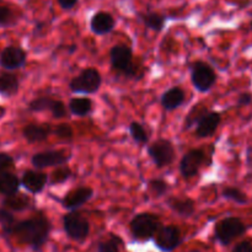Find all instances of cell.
<instances>
[{
    "mask_svg": "<svg viewBox=\"0 0 252 252\" xmlns=\"http://www.w3.org/2000/svg\"><path fill=\"white\" fill-rule=\"evenodd\" d=\"M221 116L219 112H214V111H207L206 113L201 116V118L197 122L196 134L199 138H207L214 134L217 129H218L219 125H220Z\"/></svg>",
    "mask_w": 252,
    "mask_h": 252,
    "instance_id": "5bb4252c",
    "label": "cell"
},
{
    "mask_svg": "<svg viewBox=\"0 0 252 252\" xmlns=\"http://www.w3.org/2000/svg\"><path fill=\"white\" fill-rule=\"evenodd\" d=\"M153 239L157 248L161 252L175 251L184 241L181 230L176 225H161Z\"/></svg>",
    "mask_w": 252,
    "mask_h": 252,
    "instance_id": "ba28073f",
    "label": "cell"
},
{
    "mask_svg": "<svg viewBox=\"0 0 252 252\" xmlns=\"http://www.w3.org/2000/svg\"><path fill=\"white\" fill-rule=\"evenodd\" d=\"M148 154L157 167L169 166L175 158V148L167 139H159L148 147Z\"/></svg>",
    "mask_w": 252,
    "mask_h": 252,
    "instance_id": "9c48e42d",
    "label": "cell"
},
{
    "mask_svg": "<svg viewBox=\"0 0 252 252\" xmlns=\"http://www.w3.org/2000/svg\"><path fill=\"white\" fill-rule=\"evenodd\" d=\"M140 20L144 22L148 29L153 31H161L165 24V17L158 12H148V14H140Z\"/></svg>",
    "mask_w": 252,
    "mask_h": 252,
    "instance_id": "603a6c76",
    "label": "cell"
},
{
    "mask_svg": "<svg viewBox=\"0 0 252 252\" xmlns=\"http://www.w3.org/2000/svg\"><path fill=\"white\" fill-rule=\"evenodd\" d=\"M14 169V158L6 153H0V172Z\"/></svg>",
    "mask_w": 252,
    "mask_h": 252,
    "instance_id": "e575fe53",
    "label": "cell"
},
{
    "mask_svg": "<svg viewBox=\"0 0 252 252\" xmlns=\"http://www.w3.org/2000/svg\"><path fill=\"white\" fill-rule=\"evenodd\" d=\"M53 132L54 134H56L58 138H61V139L70 140L73 139L74 137V130L69 125H58Z\"/></svg>",
    "mask_w": 252,
    "mask_h": 252,
    "instance_id": "d6a6232c",
    "label": "cell"
},
{
    "mask_svg": "<svg viewBox=\"0 0 252 252\" xmlns=\"http://www.w3.org/2000/svg\"><path fill=\"white\" fill-rule=\"evenodd\" d=\"M207 111L208 110L202 105H197L196 107L192 108L191 112H189V116H187L186 121H185V126H186V128H191V126L193 125L194 122H198L201 116L203 115V113H206Z\"/></svg>",
    "mask_w": 252,
    "mask_h": 252,
    "instance_id": "1f68e13d",
    "label": "cell"
},
{
    "mask_svg": "<svg viewBox=\"0 0 252 252\" xmlns=\"http://www.w3.org/2000/svg\"><path fill=\"white\" fill-rule=\"evenodd\" d=\"M248 225L238 217H226L214 226V238L221 246H229L234 240L245 235Z\"/></svg>",
    "mask_w": 252,
    "mask_h": 252,
    "instance_id": "7a4b0ae2",
    "label": "cell"
},
{
    "mask_svg": "<svg viewBox=\"0 0 252 252\" xmlns=\"http://www.w3.org/2000/svg\"><path fill=\"white\" fill-rule=\"evenodd\" d=\"M166 204L172 212L181 217H189L193 216L194 211H196V202L191 198H179V197H170L166 199Z\"/></svg>",
    "mask_w": 252,
    "mask_h": 252,
    "instance_id": "e0dca14e",
    "label": "cell"
},
{
    "mask_svg": "<svg viewBox=\"0 0 252 252\" xmlns=\"http://www.w3.org/2000/svg\"><path fill=\"white\" fill-rule=\"evenodd\" d=\"M59 5H61L63 9H71V7L75 6V4L78 2V0H58Z\"/></svg>",
    "mask_w": 252,
    "mask_h": 252,
    "instance_id": "f35d334b",
    "label": "cell"
},
{
    "mask_svg": "<svg viewBox=\"0 0 252 252\" xmlns=\"http://www.w3.org/2000/svg\"><path fill=\"white\" fill-rule=\"evenodd\" d=\"M16 223V219L12 216L11 212L5 208H0V226L5 236H12V231Z\"/></svg>",
    "mask_w": 252,
    "mask_h": 252,
    "instance_id": "cb8c5ba5",
    "label": "cell"
},
{
    "mask_svg": "<svg viewBox=\"0 0 252 252\" xmlns=\"http://www.w3.org/2000/svg\"><path fill=\"white\" fill-rule=\"evenodd\" d=\"M122 240L115 235H111L107 240H102L96 246V252H120Z\"/></svg>",
    "mask_w": 252,
    "mask_h": 252,
    "instance_id": "4316f807",
    "label": "cell"
},
{
    "mask_svg": "<svg viewBox=\"0 0 252 252\" xmlns=\"http://www.w3.org/2000/svg\"><path fill=\"white\" fill-rule=\"evenodd\" d=\"M11 19V11L7 6L0 5V25H6Z\"/></svg>",
    "mask_w": 252,
    "mask_h": 252,
    "instance_id": "8d00e7d4",
    "label": "cell"
},
{
    "mask_svg": "<svg viewBox=\"0 0 252 252\" xmlns=\"http://www.w3.org/2000/svg\"><path fill=\"white\" fill-rule=\"evenodd\" d=\"M52 132V128L49 125H27L22 129V135L29 143H39L46 140Z\"/></svg>",
    "mask_w": 252,
    "mask_h": 252,
    "instance_id": "ac0fdd59",
    "label": "cell"
},
{
    "mask_svg": "<svg viewBox=\"0 0 252 252\" xmlns=\"http://www.w3.org/2000/svg\"><path fill=\"white\" fill-rule=\"evenodd\" d=\"M93 101L89 97H74L69 102V110L74 116L84 117L93 111Z\"/></svg>",
    "mask_w": 252,
    "mask_h": 252,
    "instance_id": "7402d4cb",
    "label": "cell"
},
{
    "mask_svg": "<svg viewBox=\"0 0 252 252\" xmlns=\"http://www.w3.org/2000/svg\"><path fill=\"white\" fill-rule=\"evenodd\" d=\"M191 80L196 90L199 93H207L217 83V74L209 64L199 61L192 65Z\"/></svg>",
    "mask_w": 252,
    "mask_h": 252,
    "instance_id": "52a82bcc",
    "label": "cell"
},
{
    "mask_svg": "<svg viewBox=\"0 0 252 252\" xmlns=\"http://www.w3.org/2000/svg\"><path fill=\"white\" fill-rule=\"evenodd\" d=\"M70 160V155L61 150H48V152L37 153L32 157L31 162L37 169L49 166H61Z\"/></svg>",
    "mask_w": 252,
    "mask_h": 252,
    "instance_id": "8fae6325",
    "label": "cell"
},
{
    "mask_svg": "<svg viewBox=\"0 0 252 252\" xmlns=\"http://www.w3.org/2000/svg\"><path fill=\"white\" fill-rule=\"evenodd\" d=\"M30 201L24 196H19L17 193L12 194V196L6 197V199H4L2 204H4L6 208L12 209V211H24L29 207Z\"/></svg>",
    "mask_w": 252,
    "mask_h": 252,
    "instance_id": "484cf974",
    "label": "cell"
},
{
    "mask_svg": "<svg viewBox=\"0 0 252 252\" xmlns=\"http://www.w3.org/2000/svg\"><path fill=\"white\" fill-rule=\"evenodd\" d=\"M129 133L132 135L133 140L138 144H147L148 140H149V135H148V132L144 129L140 123L138 122H132L129 125Z\"/></svg>",
    "mask_w": 252,
    "mask_h": 252,
    "instance_id": "83f0119b",
    "label": "cell"
},
{
    "mask_svg": "<svg viewBox=\"0 0 252 252\" xmlns=\"http://www.w3.org/2000/svg\"><path fill=\"white\" fill-rule=\"evenodd\" d=\"M20 89V81L16 75L11 73L0 74V95L11 97L16 95Z\"/></svg>",
    "mask_w": 252,
    "mask_h": 252,
    "instance_id": "44dd1931",
    "label": "cell"
},
{
    "mask_svg": "<svg viewBox=\"0 0 252 252\" xmlns=\"http://www.w3.org/2000/svg\"><path fill=\"white\" fill-rule=\"evenodd\" d=\"M231 252H252V239H245L238 243Z\"/></svg>",
    "mask_w": 252,
    "mask_h": 252,
    "instance_id": "d590c367",
    "label": "cell"
},
{
    "mask_svg": "<svg viewBox=\"0 0 252 252\" xmlns=\"http://www.w3.org/2000/svg\"><path fill=\"white\" fill-rule=\"evenodd\" d=\"M63 228L69 239L80 243L90 234V223L80 212L76 211H71L63 217Z\"/></svg>",
    "mask_w": 252,
    "mask_h": 252,
    "instance_id": "277c9868",
    "label": "cell"
},
{
    "mask_svg": "<svg viewBox=\"0 0 252 252\" xmlns=\"http://www.w3.org/2000/svg\"><path fill=\"white\" fill-rule=\"evenodd\" d=\"M111 65L113 70L126 76H133L135 74L133 64V52L126 44H116L110 51Z\"/></svg>",
    "mask_w": 252,
    "mask_h": 252,
    "instance_id": "8992f818",
    "label": "cell"
},
{
    "mask_svg": "<svg viewBox=\"0 0 252 252\" xmlns=\"http://www.w3.org/2000/svg\"><path fill=\"white\" fill-rule=\"evenodd\" d=\"M251 102H252V94L244 93L239 96L236 105H238V107H244V106L251 105Z\"/></svg>",
    "mask_w": 252,
    "mask_h": 252,
    "instance_id": "74e56055",
    "label": "cell"
},
{
    "mask_svg": "<svg viewBox=\"0 0 252 252\" xmlns=\"http://www.w3.org/2000/svg\"><path fill=\"white\" fill-rule=\"evenodd\" d=\"M206 162V153L201 149H192L184 155L180 162V171L185 179H192L198 174Z\"/></svg>",
    "mask_w": 252,
    "mask_h": 252,
    "instance_id": "30bf717a",
    "label": "cell"
},
{
    "mask_svg": "<svg viewBox=\"0 0 252 252\" xmlns=\"http://www.w3.org/2000/svg\"><path fill=\"white\" fill-rule=\"evenodd\" d=\"M94 196V191L90 187H79V189H73V191L68 192L62 199V206L69 211H75V209L80 208L83 204L89 202L91 197Z\"/></svg>",
    "mask_w": 252,
    "mask_h": 252,
    "instance_id": "4fadbf2b",
    "label": "cell"
},
{
    "mask_svg": "<svg viewBox=\"0 0 252 252\" xmlns=\"http://www.w3.org/2000/svg\"><path fill=\"white\" fill-rule=\"evenodd\" d=\"M185 101V93L180 88H172L164 93L161 97V106L166 111H174L179 108Z\"/></svg>",
    "mask_w": 252,
    "mask_h": 252,
    "instance_id": "ffe728a7",
    "label": "cell"
},
{
    "mask_svg": "<svg viewBox=\"0 0 252 252\" xmlns=\"http://www.w3.org/2000/svg\"><path fill=\"white\" fill-rule=\"evenodd\" d=\"M20 185H21V181L16 175L9 171L0 172V194L5 197L12 196L19 192Z\"/></svg>",
    "mask_w": 252,
    "mask_h": 252,
    "instance_id": "d6986e66",
    "label": "cell"
},
{
    "mask_svg": "<svg viewBox=\"0 0 252 252\" xmlns=\"http://www.w3.org/2000/svg\"><path fill=\"white\" fill-rule=\"evenodd\" d=\"M27 54L17 46H9L0 53V66L6 70L20 69L26 64Z\"/></svg>",
    "mask_w": 252,
    "mask_h": 252,
    "instance_id": "7c38bea8",
    "label": "cell"
},
{
    "mask_svg": "<svg viewBox=\"0 0 252 252\" xmlns=\"http://www.w3.org/2000/svg\"><path fill=\"white\" fill-rule=\"evenodd\" d=\"M102 79L95 68H86L69 83V88L75 94H95L100 89Z\"/></svg>",
    "mask_w": 252,
    "mask_h": 252,
    "instance_id": "5b68a950",
    "label": "cell"
},
{
    "mask_svg": "<svg viewBox=\"0 0 252 252\" xmlns=\"http://www.w3.org/2000/svg\"><path fill=\"white\" fill-rule=\"evenodd\" d=\"M51 231L52 224L49 219L39 213L32 218L17 221L12 236L22 245L29 246L33 251H39L48 241Z\"/></svg>",
    "mask_w": 252,
    "mask_h": 252,
    "instance_id": "6da1fadb",
    "label": "cell"
},
{
    "mask_svg": "<svg viewBox=\"0 0 252 252\" xmlns=\"http://www.w3.org/2000/svg\"><path fill=\"white\" fill-rule=\"evenodd\" d=\"M49 111H51V113L53 115V117H56V118L65 117V115H66L65 105H64L62 101L54 100V98H53V101H52Z\"/></svg>",
    "mask_w": 252,
    "mask_h": 252,
    "instance_id": "836d02e7",
    "label": "cell"
},
{
    "mask_svg": "<svg viewBox=\"0 0 252 252\" xmlns=\"http://www.w3.org/2000/svg\"><path fill=\"white\" fill-rule=\"evenodd\" d=\"M20 181H21V185L27 191L33 194H37L43 191V189L47 185V181H48V177H47V174H44V172L27 170L22 175V179Z\"/></svg>",
    "mask_w": 252,
    "mask_h": 252,
    "instance_id": "9a60e30c",
    "label": "cell"
},
{
    "mask_svg": "<svg viewBox=\"0 0 252 252\" xmlns=\"http://www.w3.org/2000/svg\"><path fill=\"white\" fill-rule=\"evenodd\" d=\"M71 171L68 166H64V165H61L58 166V169L52 174L51 177V184L56 185V184H63L65 182L66 180L70 177Z\"/></svg>",
    "mask_w": 252,
    "mask_h": 252,
    "instance_id": "4dcf8cb0",
    "label": "cell"
},
{
    "mask_svg": "<svg viewBox=\"0 0 252 252\" xmlns=\"http://www.w3.org/2000/svg\"><path fill=\"white\" fill-rule=\"evenodd\" d=\"M53 98L49 96H41V97H36L29 103V110L32 112H42V111H49L51 103Z\"/></svg>",
    "mask_w": 252,
    "mask_h": 252,
    "instance_id": "f1b7e54d",
    "label": "cell"
},
{
    "mask_svg": "<svg viewBox=\"0 0 252 252\" xmlns=\"http://www.w3.org/2000/svg\"><path fill=\"white\" fill-rule=\"evenodd\" d=\"M246 162H248V166L252 169V147H249L246 150Z\"/></svg>",
    "mask_w": 252,
    "mask_h": 252,
    "instance_id": "ab89813d",
    "label": "cell"
},
{
    "mask_svg": "<svg viewBox=\"0 0 252 252\" xmlns=\"http://www.w3.org/2000/svg\"><path fill=\"white\" fill-rule=\"evenodd\" d=\"M161 228V220L157 214L139 213L130 220L129 229L135 240L147 241L155 236Z\"/></svg>",
    "mask_w": 252,
    "mask_h": 252,
    "instance_id": "3957f363",
    "label": "cell"
},
{
    "mask_svg": "<svg viewBox=\"0 0 252 252\" xmlns=\"http://www.w3.org/2000/svg\"><path fill=\"white\" fill-rule=\"evenodd\" d=\"M115 27V19L111 14L105 11H100L93 16L90 21V29L95 34L102 36V34L110 33Z\"/></svg>",
    "mask_w": 252,
    "mask_h": 252,
    "instance_id": "2e32d148",
    "label": "cell"
},
{
    "mask_svg": "<svg viewBox=\"0 0 252 252\" xmlns=\"http://www.w3.org/2000/svg\"><path fill=\"white\" fill-rule=\"evenodd\" d=\"M148 189L154 197H161L169 191V184L164 180H152L148 182Z\"/></svg>",
    "mask_w": 252,
    "mask_h": 252,
    "instance_id": "f546056e",
    "label": "cell"
},
{
    "mask_svg": "<svg viewBox=\"0 0 252 252\" xmlns=\"http://www.w3.org/2000/svg\"><path fill=\"white\" fill-rule=\"evenodd\" d=\"M221 196L225 199H228V201L234 202L236 204H241V206H244V204L249 202V198L245 192L236 189V187H225L223 192H221Z\"/></svg>",
    "mask_w": 252,
    "mask_h": 252,
    "instance_id": "d4e9b609",
    "label": "cell"
}]
</instances>
